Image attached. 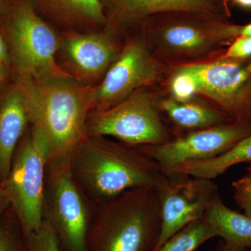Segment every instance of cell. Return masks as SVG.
<instances>
[{
	"label": "cell",
	"mask_w": 251,
	"mask_h": 251,
	"mask_svg": "<svg viewBox=\"0 0 251 251\" xmlns=\"http://www.w3.org/2000/svg\"><path fill=\"white\" fill-rule=\"evenodd\" d=\"M15 82L24 94L31 125L45 137L50 158L70 157L87 137L94 87L75 83L73 79Z\"/></svg>",
	"instance_id": "7a4b0ae2"
},
{
	"label": "cell",
	"mask_w": 251,
	"mask_h": 251,
	"mask_svg": "<svg viewBox=\"0 0 251 251\" xmlns=\"http://www.w3.org/2000/svg\"><path fill=\"white\" fill-rule=\"evenodd\" d=\"M161 232L155 251L185 226L204 219L208 206L219 194L212 179L173 173L158 188Z\"/></svg>",
	"instance_id": "30bf717a"
},
{
	"label": "cell",
	"mask_w": 251,
	"mask_h": 251,
	"mask_svg": "<svg viewBox=\"0 0 251 251\" xmlns=\"http://www.w3.org/2000/svg\"><path fill=\"white\" fill-rule=\"evenodd\" d=\"M234 4L244 9L251 10V0H230Z\"/></svg>",
	"instance_id": "f546056e"
},
{
	"label": "cell",
	"mask_w": 251,
	"mask_h": 251,
	"mask_svg": "<svg viewBox=\"0 0 251 251\" xmlns=\"http://www.w3.org/2000/svg\"><path fill=\"white\" fill-rule=\"evenodd\" d=\"M221 1H222L223 4H224L225 8H226V11H227V12L230 14V12H229V9L228 6V3L229 1H230V0H221Z\"/></svg>",
	"instance_id": "1f68e13d"
},
{
	"label": "cell",
	"mask_w": 251,
	"mask_h": 251,
	"mask_svg": "<svg viewBox=\"0 0 251 251\" xmlns=\"http://www.w3.org/2000/svg\"><path fill=\"white\" fill-rule=\"evenodd\" d=\"M0 251H24V233L11 206L0 217Z\"/></svg>",
	"instance_id": "44dd1931"
},
{
	"label": "cell",
	"mask_w": 251,
	"mask_h": 251,
	"mask_svg": "<svg viewBox=\"0 0 251 251\" xmlns=\"http://www.w3.org/2000/svg\"><path fill=\"white\" fill-rule=\"evenodd\" d=\"M170 86L173 99L176 101H191L198 94L196 78L183 66L176 68L172 77Z\"/></svg>",
	"instance_id": "7402d4cb"
},
{
	"label": "cell",
	"mask_w": 251,
	"mask_h": 251,
	"mask_svg": "<svg viewBox=\"0 0 251 251\" xmlns=\"http://www.w3.org/2000/svg\"><path fill=\"white\" fill-rule=\"evenodd\" d=\"M162 68L143 41H130L109 67L101 83L93 88V111L110 108L140 87L161 77Z\"/></svg>",
	"instance_id": "8fae6325"
},
{
	"label": "cell",
	"mask_w": 251,
	"mask_h": 251,
	"mask_svg": "<svg viewBox=\"0 0 251 251\" xmlns=\"http://www.w3.org/2000/svg\"><path fill=\"white\" fill-rule=\"evenodd\" d=\"M199 18H175L165 21L156 29L157 44L166 54L195 57L223 44L221 25Z\"/></svg>",
	"instance_id": "7c38bea8"
},
{
	"label": "cell",
	"mask_w": 251,
	"mask_h": 251,
	"mask_svg": "<svg viewBox=\"0 0 251 251\" xmlns=\"http://www.w3.org/2000/svg\"><path fill=\"white\" fill-rule=\"evenodd\" d=\"M159 109L173 125L188 132L236 121L218 108L191 101H176L173 99L161 101Z\"/></svg>",
	"instance_id": "e0dca14e"
},
{
	"label": "cell",
	"mask_w": 251,
	"mask_h": 251,
	"mask_svg": "<svg viewBox=\"0 0 251 251\" xmlns=\"http://www.w3.org/2000/svg\"><path fill=\"white\" fill-rule=\"evenodd\" d=\"M49 145L40 130L30 125L15 150L11 168L2 183L24 234L37 230L43 223Z\"/></svg>",
	"instance_id": "8992f818"
},
{
	"label": "cell",
	"mask_w": 251,
	"mask_h": 251,
	"mask_svg": "<svg viewBox=\"0 0 251 251\" xmlns=\"http://www.w3.org/2000/svg\"><path fill=\"white\" fill-rule=\"evenodd\" d=\"M64 49L74 70L85 80L98 78L118 55L115 43L105 34H70Z\"/></svg>",
	"instance_id": "5bb4252c"
},
{
	"label": "cell",
	"mask_w": 251,
	"mask_h": 251,
	"mask_svg": "<svg viewBox=\"0 0 251 251\" xmlns=\"http://www.w3.org/2000/svg\"><path fill=\"white\" fill-rule=\"evenodd\" d=\"M72 174L94 206L133 188H158L163 173L136 147L107 137H86L70 156Z\"/></svg>",
	"instance_id": "6da1fadb"
},
{
	"label": "cell",
	"mask_w": 251,
	"mask_h": 251,
	"mask_svg": "<svg viewBox=\"0 0 251 251\" xmlns=\"http://www.w3.org/2000/svg\"><path fill=\"white\" fill-rule=\"evenodd\" d=\"M10 206V201L4 186L0 184V217Z\"/></svg>",
	"instance_id": "83f0119b"
},
{
	"label": "cell",
	"mask_w": 251,
	"mask_h": 251,
	"mask_svg": "<svg viewBox=\"0 0 251 251\" xmlns=\"http://www.w3.org/2000/svg\"><path fill=\"white\" fill-rule=\"evenodd\" d=\"M31 125L25 99L14 80L0 88V184L9 175L18 144Z\"/></svg>",
	"instance_id": "4fadbf2b"
},
{
	"label": "cell",
	"mask_w": 251,
	"mask_h": 251,
	"mask_svg": "<svg viewBox=\"0 0 251 251\" xmlns=\"http://www.w3.org/2000/svg\"><path fill=\"white\" fill-rule=\"evenodd\" d=\"M88 135L112 137L131 147L160 145L173 138L151 97L140 90L110 108L91 112Z\"/></svg>",
	"instance_id": "52a82bcc"
},
{
	"label": "cell",
	"mask_w": 251,
	"mask_h": 251,
	"mask_svg": "<svg viewBox=\"0 0 251 251\" xmlns=\"http://www.w3.org/2000/svg\"><path fill=\"white\" fill-rule=\"evenodd\" d=\"M95 206L72 174L70 157L50 158L46 169L43 221L53 232L59 251H87Z\"/></svg>",
	"instance_id": "5b68a950"
},
{
	"label": "cell",
	"mask_w": 251,
	"mask_h": 251,
	"mask_svg": "<svg viewBox=\"0 0 251 251\" xmlns=\"http://www.w3.org/2000/svg\"><path fill=\"white\" fill-rule=\"evenodd\" d=\"M251 135V121H234L178 135L160 145L136 147L166 175L190 162L210 159Z\"/></svg>",
	"instance_id": "9c48e42d"
},
{
	"label": "cell",
	"mask_w": 251,
	"mask_h": 251,
	"mask_svg": "<svg viewBox=\"0 0 251 251\" xmlns=\"http://www.w3.org/2000/svg\"><path fill=\"white\" fill-rule=\"evenodd\" d=\"M120 21H133L161 14H192L217 16L229 14L221 0H110Z\"/></svg>",
	"instance_id": "9a60e30c"
},
{
	"label": "cell",
	"mask_w": 251,
	"mask_h": 251,
	"mask_svg": "<svg viewBox=\"0 0 251 251\" xmlns=\"http://www.w3.org/2000/svg\"><path fill=\"white\" fill-rule=\"evenodd\" d=\"M249 162L251 163V135L219 156L204 161L184 163L178 166L171 174L179 173L195 177L214 179L224 175L232 166Z\"/></svg>",
	"instance_id": "ac0fdd59"
},
{
	"label": "cell",
	"mask_w": 251,
	"mask_h": 251,
	"mask_svg": "<svg viewBox=\"0 0 251 251\" xmlns=\"http://www.w3.org/2000/svg\"><path fill=\"white\" fill-rule=\"evenodd\" d=\"M224 57L236 59L251 58V37L239 36L231 42Z\"/></svg>",
	"instance_id": "d4e9b609"
},
{
	"label": "cell",
	"mask_w": 251,
	"mask_h": 251,
	"mask_svg": "<svg viewBox=\"0 0 251 251\" xmlns=\"http://www.w3.org/2000/svg\"><path fill=\"white\" fill-rule=\"evenodd\" d=\"M214 251H249V250L244 249V248L234 245V244H229V243L225 242V241L221 239L218 243L217 246H216Z\"/></svg>",
	"instance_id": "4316f807"
},
{
	"label": "cell",
	"mask_w": 251,
	"mask_h": 251,
	"mask_svg": "<svg viewBox=\"0 0 251 251\" xmlns=\"http://www.w3.org/2000/svg\"><path fill=\"white\" fill-rule=\"evenodd\" d=\"M12 80L11 72L9 69L0 64V88Z\"/></svg>",
	"instance_id": "f1b7e54d"
},
{
	"label": "cell",
	"mask_w": 251,
	"mask_h": 251,
	"mask_svg": "<svg viewBox=\"0 0 251 251\" xmlns=\"http://www.w3.org/2000/svg\"><path fill=\"white\" fill-rule=\"evenodd\" d=\"M0 64L7 67L11 71V59H10L9 47L1 29H0Z\"/></svg>",
	"instance_id": "484cf974"
},
{
	"label": "cell",
	"mask_w": 251,
	"mask_h": 251,
	"mask_svg": "<svg viewBox=\"0 0 251 251\" xmlns=\"http://www.w3.org/2000/svg\"><path fill=\"white\" fill-rule=\"evenodd\" d=\"M161 224L158 189L128 190L95 206L87 251H155Z\"/></svg>",
	"instance_id": "3957f363"
},
{
	"label": "cell",
	"mask_w": 251,
	"mask_h": 251,
	"mask_svg": "<svg viewBox=\"0 0 251 251\" xmlns=\"http://www.w3.org/2000/svg\"><path fill=\"white\" fill-rule=\"evenodd\" d=\"M234 199L244 214L251 219V179L247 175L232 184Z\"/></svg>",
	"instance_id": "cb8c5ba5"
},
{
	"label": "cell",
	"mask_w": 251,
	"mask_h": 251,
	"mask_svg": "<svg viewBox=\"0 0 251 251\" xmlns=\"http://www.w3.org/2000/svg\"><path fill=\"white\" fill-rule=\"evenodd\" d=\"M198 84V94L236 121H251V58L224 55L214 62L185 64Z\"/></svg>",
	"instance_id": "ba28073f"
},
{
	"label": "cell",
	"mask_w": 251,
	"mask_h": 251,
	"mask_svg": "<svg viewBox=\"0 0 251 251\" xmlns=\"http://www.w3.org/2000/svg\"><path fill=\"white\" fill-rule=\"evenodd\" d=\"M204 219L211 225L216 237L248 250L251 249V218L226 206L220 194L208 206Z\"/></svg>",
	"instance_id": "2e32d148"
},
{
	"label": "cell",
	"mask_w": 251,
	"mask_h": 251,
	"mask_svg": "<svg viewBox=\"0 0 251 251\" xmlns=\"http://www.w3.org/2000/svg\"><path fill=\"white\" fill-rule=\"evenodd\" d=\"M0 29L9 47L12 80L74 79L56 62L57 35L28 0H12L0 18Z\"/></svg>",
	"instance_id": "277c9868"
},
{
	"label": "cell",
	"mask_w": 251,
	"mask_h": 251,
	"mask_svg": "<svg viewBox=\"0 0 251 251\" xmlns=\"http://www.w3.org/2000/svg\"><path fill=\"white\" fill-rule=\"evenodd\" d=\"M48 12L64 23H103V7L99 0H35Z\"/></svg>",
	"instance_id": "d6986e66"
},
{
	"label": "cell",
	"mask_w": 251,
	"mask_h": 251,
	"mask_svg": "<svg viewBox=\"0 0 251 251\" xmlns=\"http://www.w3.org/2000/svg\"><path fill=\"white\" fill-rule=\"evenodd\" d=\"M215 232L205 219H200L185 226L166 241L157 251H196Z\"/></svg>",
	"instance_id": "ffe728a7"
},
{
	"label": "cell",
	"mask_w": 251,
	"mask_h": 251,
	"mask_svg": "<svg viewBox=\"0 0 251 251\" xmlns=\"http://www.w3.org/2000/svg\"><path fill=\"white\" fill-rule=\"evenodd\" d=\"M12 0H0V18L6 13Z\"/></svg>",
	"instance_id": "4dcf8cb0"
},
{
	"label": "cell",
	"mask_w": 251,
	"mask_h": 251,
	"mask_svg": "<svg viewBox=\"0 0 251 251\" xmlns=\"http://www.w3.org/2000/svg\"><path fill=\"white\" fill-rule=\"evenodd\" d=\"M247 176H249V177L251 178V165L250 166H249V167H248L247 168Z\"/></svg>",
	"instance_id": "d6a6232c"
},
{
	"label": "cell",
	"mask_w": 251,
	"mask_h": 251,
	"mask_svg": "<svg viewBox=\"0 0 251 251\" xmlns=\"http://www.w3.org/2000/svg\"><path fill=\"white\" fill-rule=\"evenodd\" d=\"M24 251H59L53 232L47 223L43 221L37 230L24 234Z\"/></svg>",
	"instance_id": "603a6c76"
}]
</instances>
